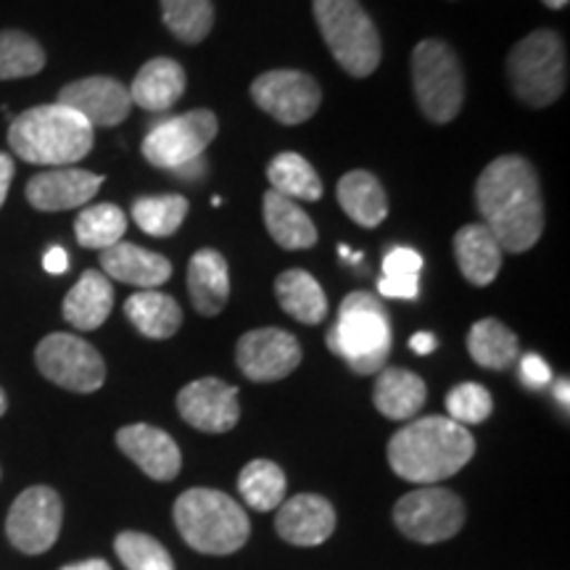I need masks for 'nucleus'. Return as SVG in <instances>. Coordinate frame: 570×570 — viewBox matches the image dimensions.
I'll return each mask as SVG.
<instances>
[{"mask_svg":"<svg viewBox=\"0 0 570 570\" xmlns=\"http://www.w3.org/2000/svg\"><path fill=\"white\" fill-rule=\"evenodd\" d=\"M475 206L502 252L523 254L544 233L539 177L523 156H499L475 183Z\"/></svg>","mask_w":570,"mask_h":570,"instance_id":"f257e3e1","label":"nucleus"},{"mask_svg":"<svg viewBox=\"0 0 570 570\" xmlns=\"http://www.w3.org/2000/svg\"><path fill=\"white\" fill-rule=\"evenodd\" d=\"M454 256H458L460 273L465 275L468 283L483 285L494 283L499 269H502V246L483 223L460 227L454 235Z\"/></svg>","mask_w":570,"mask_h":570,"instance_id":"4be33fe9","label":"nucleus"},{"mask_svg":"<svg viewBox=\"0 0 570 570\" xmlns=\"http://www.w3.org/2000/svg\"><path fill=\"white\" fill-rule=\"evenodd\" d=\"M491 410H494V402L481 383H460L446 396L449 420L460 425H479L491 415Z\"/></svg>","mask_w":570,"mask_h":570,"instance_id":"58836bf2","label":"nucleus"},{"mask_svg":"<svg viewBox=\"0 0 570 570\" xmlns=\"http://www.w3.org/2000/svg\"><path fill=\"white\" fill-rule=\"evenodd\" d=\"M412 88L420 111L431 122L446 125L458 117L465 101V75L458 53L444 40H423L412 51Z\"/></svg>","mask_w":570,"mask_h":570,"instance_id":"6e6552de","label":"nucleus"},{"mask_svg":"<svg viewBox=\"0 0 570 570\" xmlns=\"http://www.w3.org/2000/svg\"><path fill=\"white\" fill-rule=\"evenodd\" d=\"M217 117L209 109H196L180 114V117L164 119V122L154 125L142 140V156L154 167L177 173V169L204 159L209 142L217 138Z\"/></svg>","mask_w":570,"mask_h":570,"instance_id":"1a4fd4ad","label":"nucleus"},{"mask_svg":"<svg viewBox=\"0 0 570 570\" xmlns=\"http://www.w3.org/2000/svg\"><path fill=\"white\" fill-rule=\"evenodd\" d=\"M275 529L288 544L317 547L333 537L336 512L325 497L298 494L277 508Z\"/></svg>","mask_w":570,"mask_h":570,"instance_id":"6ab92c4d","label":"nucleus"},{"mask_svg":"<svg viewBox=\"0 0 570 570\" xmlns=\"http://www.w3.org/2000/svg\"><path fill=\"white\" fill-rule=\"evenodd\" d=\"M285 473L281 465L269 460H254L240 470L238 475V491L244 497L248 508L267 512L281 508L285 499Z\"/></svg>","mask_w":570,"mask_h":570,"instance_id":"2f4dec72","label":"nucleus"},{"mask_svg":"<svg viewBox=\"0 0 570 570\" xmlns=\"http://www.w3.org/2000/svg\"><path fill=\"white\" fill-rule=\"evenodd\" d=\"M520 381L529 389H544L552 381V370L539 354H525L520 360Z\"/></svg>","mask_w":570,"mask_h":570,"instance_id":"ea45409f","label":"nucleus"},{"mask_svg":"<svg viewBox=\"0 0 570 570\" xmlns=\"http://www.w3.org/2000/svg\"><path fill=\"white\" fill-rule=\"evenodd\" d=\"M188 217V198L177 194L161 196H140L132 202V219L142 233L154 238H167L180 230Z\"/></svg>","mask_w":570,"mask_h":570,"instance_id":"473e14b6","label":"nucleus"},{"mask_svg":"<svg viewBox=\"0 0 570 570\" xmlns=\"http://www.w3.org/2000/svg\"><path fill=\"white\" fill-rule=\"evenodd\" d=\"M61 497L48 487L21 491L6 518L11 544L24 554H42L56 544L61 533Z\"/></svg>","mask_w":570,"mask_h":570,"instance_id":"f8f14e48","label":"nucleus"},{"mask_svg":"<svg viewBox=\"0 0 570 570\" xmlns=\"http://www.w3.org/2000/svg\"><path fill=\"white\" fill-rule=\"evenodd\" d=\"M127 230V217L117 204H96L80 212L75 223V235L85 248H109L122 240Z\"/></svg>","mask_w":570,"mask_h":570,"instance_id":"f704fd0d","label":"nucleus"},{"mask_svg":"<svg viewBox=\"0 0 570 570\" xmlns=\"http://www.w3.org/2000/svg\"><path fill=\"white\" fill-rule=\"evenodd\" d=\"M104 177L77 167H56L27 183V202L38 212H67L88 204L101 190Z\"/></svg>","mask_w":570,"mask_h":570,"instance_id":"f3484780","label":"nucleus"},{"mask_svg":"<svg viewBox=\"0 0 570 570\" xmlns=\"http://www.w3.org/2000/svg\"><path fill=\"white\" fill-rule=\"evenodd\" d=\"M185 92V69L173 59H151L142 63V69L135 75L130 88V101L138 104L146 111H167L180 101Z\"/></svg>","mask_w":570,"mask_h":570,"instance_id":"5701e85b","label":"nucleus"},{"mask_svg":"<svg viewBox=\"0 0 570 570\" xmlns=\"http://www.w3.org/2000/svg\"><path fill=\"white\" fill-rule=\"evenodd\" d=\"M252 98L262 111L281 125H302L315 117L323 104V90L315 77L296 69L265 71L252 82Z\"/></svg>","mask_w":570,"mask_h":570,"instance_id":"ddd939ff","label":"nucleus"},{"mask_svg":"<svg viewBox=\"0 0 570 570\" xmlns=\"http://www.w3.org/2000/svg\"><path fill=\"white\" fill-rule=\"evenodd\" d=\"M56 104L80 114L92 130L122 125L132 109L130 90L114 77H82V80L69 82L59 92Z\"/></svg>","mask_w":570,"mask_h":570,"instance_id":"dca6fc26","label":"nucleus"},{"mask_svg":"<svg viewBox=\"0 0 570 570\" xmlns=\"http://www.w3.org/2000/svg\"><path fill=\"white\" fill-rule=\"evenodd\" d=\"M61 570H111V566L106 560H82V562H71V566H63Z\"/></svg>","mask_w":570,"mask_h":570,"instance_id":"c03bdc74","label":"nucleus"},{"mask_svg":"<svg viewBox=\"0 0 570 570\" xmlns=\"http://www.w3.org/2000/svg\"><path fill=\"white\" fill-rule=\"evenodd\" d=\"M188 294L194 309L204 317H217L230 298V275L225 256L214 248H202L188 265Z\"/></svg>","mask_w":570,"mask_h":570,"instance_id":"412c9836","label":"nucleus"},{"mask_svg":"<svg viewBox=\"0 0 570 570\" xmlns=\"http://www.w3.org/2000/svg\"><path fill=\"white\" fill-rule=\"evenodd\" d=\"M554 396H558V402L562 404V407H570V396H568V377H562V381L558 383V389H554Z\"/></svg>","mask_w":570,"mask_h":570,"instance_id":"a18cd8bd","label":"nucleus"},{"mask_svg":"<svg viewBox=\"0 0 570 570\" xmlns=\"http://www.w3.org/2000/svg\"><path fill=\"white\" fill-rule=\"evenodd\" d=\"M11 180H13V161L9 154L0 151V209H3L6 196H9Z\"/></svg>","mask_w":570,"mask_h":570,"instance_id":"79ce46f5","label":"nucleus"},{"mask_svg":"<svg viewBox=\"0 0 570 570\" xmlns=\"http://www.w3.org/2000/svg\"><path fill=\"white\" fill-rule=\"evenodd\" d=\"M269 185L275 194L291 202H320L323 198V180L309 161L298 154H277L267 167Z\"/></svg>","mask_w":570,"mask_h":570,"instance_id":"7c9ffc66","label":"nucleus"},{"mask_svg":"<svg viewBox=\"0 0 570 570\" xmlns=\"http://www.w3.org/2000/svg\"><path fill=\"white\" fill-rule=\"evenodd\" d=\"M167 30L185 46H198L214 27L212 0H159Z\"/></svg>","mask_w":570,"mask_h":570,"instance_id":"72a5a7b5","label":"nucleus"},{"mask_svg":"<svg viewBox=\"0 0 570 570\" xmlns=\"http://www.w3.org/2000/svg\"><path fill=\"white\" fill-rule=\"evenodd\" d=\"M420 269H423V256L412 248H391L383 259L381 294L386 298H417Z\"/></svg>","mask_w":570,"mask_h":570,"instance_id":"e433bc0d","label":"nucleus"},{"mask_svg":"<svg viewBox=\"0 0 570 570\" xmlns=\"http://www.w3.org/2000/svg\"><path fill=\"white\" fill-rule=\"evenodd\" d=\"M235 360L248 381L275 383L302 365V346L296 336L281 327H256L240 336Z\"/></svg>","mask_w":570,"mask_h":570,"instance_id":"4468645a","label":"nucleus"},{"mask_svg":"<svg viewBox=\"0 0 570 570\" xmlns=\"http://www.w3.org/2000/svg\"><path fill=\"white\" fill-rule=\"evenodd\" d=\"M394 523L404 537L417 544H439V541L458 537L465 523V504L454 491L423 487L399 499Z\"/></svg>","mask_w":570,"mask_h":570,"instance_id":"9d476101","label":"nucleus"},{"mask_svg":"<svg viewBox=\"0 0 570 570\" xmlns=\"http://www.w3.org/2000/svg\"><path fill=\"white\" fill-rule=\"evenodd\" d=\"M544 6H550V9H566L568 0H544Z\"/></svg>","mask_w":570,"mask_h":570,"instance_id":"49530a36","label":"nucleus"},{"mask_svg":"<svg viewBox=\"0 0 570 570\" xmlns=\"http://www.w3.org/2000/svg\"><path fill=\"white\" fill-rule=\"evenodd\" d=\"M475 441L465 425L431 415L412 420L389 441V465L410 483L452 479L473 460Z\"/></svg>","mask_w":570,"mask_h":570,"instance_id":"f03ea898","label":"nucleus"},{"mask_svg":"<svg viewBox=\"0 0 570 570\" xmlns=\"http://www.w3.org/2000/svg\"><path fill=\"white\" fill-rule=\"evenodd\" d=\"M117 446L154 481H173L183 468L180 446L169 433L154 425L138 423L122 428L117 433Z\"/></svg>","mask_w":570,"mask_h":570,"instance_id":"a211bd4d","label":"nucleus"},{"mask_svg":"<svg viewBox=\"0 0 570 570\" xmlns=\"http://www.w3.org/2000/svg\"><path fill=\"white\" fill-rule=\"evenodd\" d=\"M35 362L48 381L75 394H92L106 381L104 356L71 333H51L42 338Z\"/></svg>","mask_w":570,"mask_h":570,"instance_id":"9b49d317","label":"nucleus"},{"mask_svg":"<svg viewBox=\"0 0 570 570\" xmlns=\"http://www.w3.org/2000/svg\"><path fill=\"white\" fill-rule=\"evenodd\" d=\"M262 214H265L269 235H273V240L281 248L298 252V248H312L317 244L315 223L291 198L275 194V190H267L265 198H262Z\"/></svg>","mask_w":570,"mask_h":570,"instance_id":"a878e982","label":"nucleus"},{"mask_svg":"<svg viewBox=\"0 0 570 570\" xmlns=\"http://www.w3.org/2000/svg\"><path fill=\"white\" fill-rule=\"evenodd\" d=\"M175 523L188 547L202 554L238 552L252 533L244 508L214 489H190L177 497Z\"/></svg>","mask_w":570,"mask_h":570,"instance_id":"39448f33","label":"nucleus"},{"mask_svg":"<svg viewBox=\"0 0 570 570\" xmlns=\"http://www.w3.org/2000/svg\"><path fill=\"white\" fill-rule=\"evenodd\" d=\"M341 209L346 212L348 219H354L362 227H377L389 214V198L383 185L377 183L375 175L365 169H354L344 175L336 188Z\"/></svg>","mask_w":570,"mask_h":570,"instance_id":"bb28decb","label":"nucleus"},{"mask_svg":"<svg viewBox=\"0 0 570 570\" xmlns=\"http://www.w3.org/2000/svg\"><path fill=\"white\" fill-rule=\"evenodd\" d=\"M117 558L125 562L127 570H175L173 554L148 533L125 531L114 541Z\"/></svg>","mask_w":570,"mask_h":570,"instance_id":"4c0bfd02","label":"nucleus"},{"mask_svg":"<svg viewBox=\"0 0 570 570\" xmlns=\"http://www.w3.org/2000/svg\"><path fill=\"white\" fill-rule=\"evenodd\" d=\"M428 396L425 381L410 370L383 367L375 381L373 402L377 412L389 420H410L423 410Z\"/></svg>","mask_w":570,"mask_h":570,"instance_id":"393cba45","label":"nucleus"},{"mask_svg":"<svg viewBox=\"0 0 570 570\" xmlns=\"http://www.w3.org/2000/svg\"><path fill=\"white\" fill-rule=\"evenodd\" d=\"M11 151L40 167H69L92 148V127L61 104L35 106L9 127Z\"/></svg>","mask_w":570,"mask_h":570,"instance_id":"7ed1b4c3","label":"nucleus"},{"mask_svg":"<svg viewBox=\"0 0 570 570\" xmlns=\"http://www.w3.org/2000/svg\"><path fill=\"white\" fill-rule=\"evenodd\" d=\"M46 67V51L32 35L19 30L0 32V80L32 77Z\"/></svg>","mask_w":570,"mask_h":570,"instance_id":"c9c22d12","label":"nucleus"},{"mask_svg":"<svg viewBox=\"0 0 570 570\" xmlns=\"http://www.w3.org/2000/svg\"><path fill=\"white\" fill-rule=\"evenodd\" d=\"M125 315L146 338H173L183 325V309L161 291H138L125 302Z\"/></svg>","mask_w":570,"mask_h":570,"instance_id":"cd10ccee","label":"nucleus"},{"mask_svg":"<svg viewBox=\"0 0 570 570\" xmlns=\"http://www.w3.org/2000/svg\"><path fill=\"white\" fill-rule=\"evenodd\" d=\"M439 346V341H436V336H433V333H415V336L410 338V348L415 354H431L433 348Z\"/></svg>","mask_w":570,"mask_h":570,"instance_id":"37998d69","label":"nucleus"},{"mask_svg":"<svg viewBox=\"0 0 570 570\" xmlns=\"http://www.w3.org/2000/svg\"><path fill=\"white\" fill-rule=\"evenodd\" d=\"M104 273L119 283L138 285V288L154 291L173 277V265L167 256L146 252L135 244H114L101 252Z\"/></svg>","mask_w":570,"mask_h":570,"instance_id":"aec40b11","label":"nucleus"},{"mask_svg":"<svg viewBox=\"0 0 570 570\" xmlns=\"http://www.w3.org/2000/svg\"><path fill=\"white\" fill-rule=\"evenodd\" d=\"M114 309V288L109 277L98 269L82 273L75 288L63 298V320L77 331H96L109 320Z\"/></svg>","mask_w":570,"mask_h":570,"instance_id":"b1692460","label":"nucleus"},{"mask_svg":"<svg viewBox=\"0 0 570 570\" xmlns=\"http://www.w3.org/2000/svg\"><path fill=\"white\" fill-rule=\"evenodd\" d=\"M508 77L518 101L533 109L552 106L568 85L566 42L552 30L525 35L508 56Z\"/></svg>","mask_w":570,"mask_h":570,"instance_id":"0eeeda50","label":"nucleus"},{"mask_svg":"<svg viewBox=\"0 0 570 570\" xmlns=\"http://www.w3.org/2000/svg\"><path fill=\"white\" fill-rule=\"evenodd\" d=\"M177 410L188 425L204 433H227L238 425V389L219 377H202L177 394Z\"/></svg>","mask_w":570,"mask_h":570,"instance_id":"2eb2a0df","label":"nucleus"},{"mask_svg":"<svg viewBox=\"0 0 570 570\" xmlns=\"http://www.w3.org/2000/svg\"><path fill=\"white\" fill-rule=\"evenodd\" d=\"M275 296L283 312H288L296 323L320 325L327 317L325 291L304 269H285L275 281Z\"/></svg>","mask_w":570,"mask_h":570,"instance_id":"c85d7f7f","label":"nucleus"},{"mask_svg":"<svg viewBox=\"0 0 570 570\" xmlns=\"http://www.w3.org/2000/svg\"><path fill=\"white\" fill-rule=\"evenodd\" d=\"M315 21L333 59L352 77H370L381 67L383 42L360 0H312Z\"/></svg>","mask_w":570,"mask_h":570,"instance_id":"423d86ee","label":"nucleus"},{"mask_svg":"<svg viewBox=\"0 0 570 570\" xmlns=\"http://www.w3.org/2000/svg\"><path fill=\"white\" fill-rule=\"evenodd\" d=\"M325 344L356 375H373L386 367L391 354V317L383 304L365 291H354L341 302L336 325L327 331Z\"/></svg>","mask_w":570,"mask_h":570,"instance_id":"20e7f679","label":"nucleus"},{"mask_svg":"<svg viewBox=\"0 0 570 570\" xmlns=\"http://www.w3.org/2000/svg\"><path fill=\"white\" fill-rule=\"evenodd\" d=\"M42 267H46L51 275H63L69 269V254L63 252L61 246L48 248V254L42 256Z\"/></svg>","mask_w":570,"mask_h":570,"instance_id":"a19ab883","label":"nucleus"},{"mask_svg":"<svg viewBox=\"0 0 570 570\" xmlns=\"http://www.w3.org/2000/svg\"><path fill=\"white\" fill-rule=\"evenodd\" d=\"M6 407H9V402H6L3 389H0V415H6Z\"/></svg>","mask_w":570,"mask_h":570,"instance_id":"de8ad7c7","label":"nucleus"},{"mask_svg":"<svg viewBox=\"0 0 570 570\" xmlns=\"http://www.w3.org/2000/svg\"><path fill=\"white\" fill-rule=\"evenodd\" d=\"M468 352L475 365L487 370H508L518 360V336L494 317L479 320L468 333Z\"/></svg>","mask_w":570,"mask_h":570,"instance_id":"c756f323","label":"nucleus"}]
</instances>
